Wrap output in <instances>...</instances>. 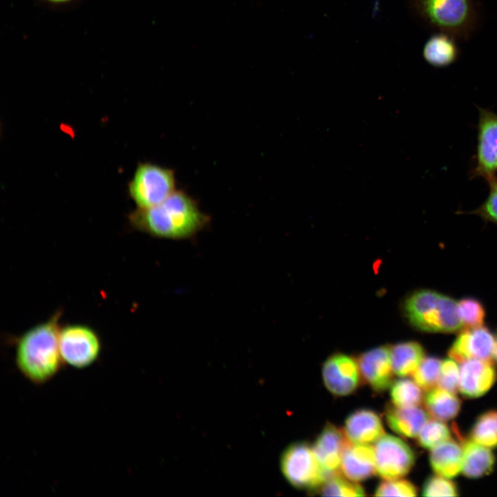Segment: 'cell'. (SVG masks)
<instances>
[{
  "label": "cell",
  "instance_id": "28",
  "mask_svg": "<svg viewBox=\"0 0 497 497\" xmlns=\"http://www.w3.org/2000/svg\"><path fill=\"white\" fill-rule=\"evenodd\" d=\"M442 362L436 357L425 358L412 375L413 380L425 391L438 385Z\"/></svg>",
  "mask_w": 497,
  "mask_h": 497
},
{
  "label": "cell",
  "instance_id": "32",
  "mask_svg": "<svg viewBox=\"0 0 497 497\" xmlns=\"http://www.w3.org/2000/svg\"><path fill=\"white\" fill-rule=\"evenodd\" d=\"M489 191L484 202L470 214L478 215L487 222L497 225V177L488 182Z\"/></svg>",
  "mask_w": 497,
  "mask_h": 497
},
{
  "label": "cell",
  "instance_id": "24",
  "mask_svg": "<svg viewBox=\"0 0 497 497\" xmlns=\"http://www.w3.org/2000/svg\"><path fill=\"white\" fill-rule=\"evenodd\" d=\"M471 439L487 447H497V420L496 412L487 411L476 421L471 433Z\"/></svg>",
  "mask_w": 497,
  "mask_h": 497
},
{
  "label": "cell",
  "instance_id": "35",
  "mask_svg": "<svg viewBox=\"0 0 497 497\" xmlns=\"http://www.w3.org/2000/svg\"><path fill=\"white\" fill-rule=\"evenodd\" d=\"M496 420H497V412H496Z\"/></svg>",
  "mask_w": 497,
  "mask_h": 497
},
{
  "label": "cell",
  "instance_id": "34",
  "mask_svg": "<svg viewBox=\"0 0 497 497\" xmlns=\"http://www.w3.org/2000/svg\"><path fill=\"white\" fill-rule=\"evenodd\" d=\"M48 1H51V2H55V3H60V2L67 1L69 0H48Z\"/></svg>",
  "mask_w": 497,
  "mask_h": 497
},
{
  "label": "cell",
  "instance_id": "25",
  "mask_svg": "<svg viewBox=\"0 0 497 497\" xmlns=\"http://www.w3.org/2000/svg\"><path fill=\"white\" fill-rule=\"evenodd\" d=\"M320 494L326 496H364V490L356 482L339 474H334L325 480L318 489Z\"/></svg>",
  "mask_w": 497,
  "mask_h": 497
},
{
  "label": "cell",
  "instance_id": "3",
  "mask_svg": "<svg viewBox=\"0 0 497 497\" xmlns=\"http://www.w3.org/2000/svg\"><path fill=\"white\" fill-rule=\"evenodd\" d=\"M404 309L411 325L419 331L451 333L462 329L456 301L436 291H415L405 300Z\"/></svg>",
  "mask_w": 497,
  "mask_h": 497
},
{
  "label": "cell",
  "instance_id": "9",
  "mask_svg": "<svg viewBox=\"0 0 497 497\" xmlns=\"http://www.w3.org/2000/svg\"><path fill=\"white\" fill-rule=\"evenodd\" d=\"M373 447L376 473L384 480L400 478L414 465L413 449L400 438L384 434Z\"/></svg>",
  "mask_w": 497,
  "mask_h": 497
},
{
  "label": "cell",
  "instance_id": "4",
  "mask_svg": "<svg viewBox=\"0 0 497 497\" xmlns=\"http://www.w3.org/2000/svg\"><path fill=\"white\" fill-rule=\"evenodd\" d=\"M413 6L427 24L454 37H467L476 21L473 0H413Z\"/></svg>",
  "mask_w": 497,
  "mask_h": 497
},
{
  "label": "cell",
  "instance_id": "26",
  "mask_svg": "<svg viewBox=\"0 0 497 497\" xmlns=\"http://www.w3.org/2000/svg\"><path fill=\"white\" fill-rule=\"evenodd\" d=\"M418 445L432 449L440 443L451 439V431L443 421L429 420L416 437Z\"/></svg>",
  "mask_w": 497,
  "mask_h": 497
},
{
  "label": "cell",
  "instance_id": "6",
  "mask_svg": "<svg viewBox=\"0 0 497 497\" xmlns=\"http://www.w3.org/2000/svg\"><path fill=\"white\" fill-rule=\"evenodd\" d=\"M59 344L64 364L77 369L92 365L102 349L97 332L88 325L79 323L61 326Z\"/></svg>",
  "mask_w": 497,
  "mask_h": 497
},
{
  "label": "cell",
  "instance_id": "31",
  "mask_svg": "<svg viewBox=\"0 0 497 497\" xmlns=\"http://www.w3.org/2000/svg\"><path fill=\"white\" fill-rule=\"evenodd\" d=\"M460 369L457 362L446 359L442 362L438 387L456 393L459 390Z\"/></svg>",
  "mask_w": 497,
  "mask_h": 497
},
{
  "label": "cell",
  "instance_id": "22",
  "mask_svg": "<svg viewBox=\"0 0 497 497\" xmlns=\"http://www.w3.org/2000/svg\"><path fill=\"white\" fill-rule=\"evenodd\" d=\"M394 373L400 377L412 376L425 358V350L417 342L398 343L391 348Z\"/></svg>",
  "mask_w": 497,
  "mask_h": 497
},
{
  "label": "cell",
  "instance_id": "10",
  "mask_svg": "<svg viewBox=\"0 0 497 497\" xmlns=\"http://www.w3.org/2000/svg\"><path fill=\"white\" fill-rule=\"evenodd\" d=\"M322 374L327 389L338 396L354 392L362 378L357 360L344 353L328 358L322 366Z\"/></svg>",
  "mask_w": 497,
  "mask_h": 497
},
{
  "label": "cell",
  "instance_id": "17",
  "mask_svg": "<svg viewBox=\"0 0 497 497\" xmlns=\"http://www.w3.org/2000/svg\"><path fill=\"white\" fill-rule=\"evenodd\" d=\"M388 426L394 432L407 438H416L420 431L429 420V415L419 406L398 407L389 405L385 410Z\"/></svg>",
  "mask_w": 497,
  "mask_h": 497
},
{
  "label": "cell",
  "instance_id": "20",
  "mask_svg": "<svg viewBox=\"0 0 497 497\" xmlns=\"http://www.w3.org/2000/svg\"><path fill=\"white\" fill-rule=\"evenodd\" d=\"M455 37L440 32L431 35L422 48L425 61L435 68H446L453 64L458 57Z\"/></svg>",
  "mask_w": 497,
  "mask_h": 497
},
{
  "label": "cell",
  "instance_id": "18",
  "mask_svg": "<svg viewBox=\"0 0 497 497\" xmlns=\"http://www.w3.org/2000/svg\"><path fill=\"white\" fill-rule=\"evenodd\" d=\"M462 445V473L470 478L489 474L495 465V456L490 448L483 446L471 439L467 440L460 436Z\"/></svg>",
  "mask_w": 497,
  "mask_h": 497
},
{
  "label": "cell",
  "instance_id": "23",
  "mask_svg": "<svg viewBox=\"0 0 497 497\" xmlns=\"http://www.w3.org/2000/svg\"><path fill=\"white\" fill-rule=\"evenodd\" d=\"M390 388L391 402L396 407H417L423 402L422 389L414 380L399 379L393 382Z\"/></svg>",
  "mask_w": 497,
  "mask_h": 497
},
{
  "label": "cell",
  "instance_id": "33",
  "mask_svg": "<svg viewBox=\"0 0 497 497\" xmlns=\"http://www.w3.org/2000/svg\"><path fill=\"white\" fill-rule=\"evenodd\" d=\"M492 358L497 362V340L495 342V344L493 349Z\"/></svg>",
  "mask_w": 497,
  "mask_h": 497
},
{
  "label": "cell",
  "instance_id": "29",
  "mask_svg": "<svg viewBox=\"0 0 497 497\" xmlns=\"http://www.w3.org/2000/svg\"><path fill=\"white\" fill-rule=\"evenodd\" d=\"M416 487L409 481L402 479L384 480L376 489V496H415Z\"/></svg>",
  "mask_w": 497,
  "mask_h": 497
},
{
  "label": "cell",
  "instance_id": "5",
  "mask_svg": "<svg viewBox=\"0 0 497 497\" xmlns=\"http://www.w3.org/2000/svg\"><path fill=\"white\" fill-rule=\"evenodd\" d=\"M176 191L175 171L150 162L138 164L128 184V193L137 208L155 206Z\"/></svg>",
  "mask_w": 497,
  "mask_h": 497
},
{
  "label": "cell",
  "instance_id": "16",
  "mask_svg": "<svg viewBox=\"0 0 497 497\" xmlns=\"http://www.w3.org/2000/svg\"><path fill=\"white\" fill-rule=\"evenodd\" d=\"M340 471L344 476L356 483L372 476L376 472L373 447L348 441L343 451Z\"/></svg>",
  "mask_w": 497,
  "mask_h": 497
},
{
  "label": "cell",
  "instance_id": "19",
  "mask_svg": "<svg viewBox=\"0 0 497 497\" xmlns=\"http://www.w3.org/2000/svg\"><path fill=\"white\" fill-rule=\"evenodd\" d=\"M430 464L433 471L439 476L451 478L462 469V445L451 438L431 449Z\"/></svg>",
  "mask_w": 497,
  "mask_h": 497
},
{
  "label": "cell",
  "instance_id": "11",
  "mask_svg": "<svg viewBox=\"0 0 497 497\" xmlns=\"http://www.w3.org/2000/svg\"><path fill=\"white\" fill-rule=\"evenodd\" d=\"M362 379L377 392L385 391L393 382L391 347L385 345L362 353L357 360Z\"/></svg>",
  "mask_w": 497,
  "mask_h": 497
},
{
  "label": "cell",
  "instance_id": "14",
  "mask_svg": "<svg viewBox=\"0 0 497 497\" xmlns=\"http://www.w3.org/2000/svg\"><path fill=\"white\" fill-rule=\"evenodd\" d=\"M496 378L491 360H467L460 368L459 391L467 398L480 397L489 390Z\"/></svg>",
  "mask_w": 497,
  "mask_h": 497
},
{
  "label": "cell",
  "instance_id": "7",
  "mask_svg": "<svg viewBox=\"0 0 497 497\" xmlns=\"http://www.w3.org/2000/svg\"><path fill=\"white\" fill-rule=\"evenodd\" d=\"M282 474L293 487L318 489L327 479L312 447L304 442L289 445L280 458Z\"/></svg>",
  "mask_w": 497,
  "mask_h": 497
},
{
  "label": "cell",
  "instance_id": "1",
  "mask_svg": "<svg viewBox=\"0 0 497 497\" xmlns=\"http://www.w3.org/2000/svg\"><path fill=\"white\" fill-rule=\"evenodd\" d=\"M134 229L152 237L185 240L195 236L209 224L210 216L202 212L197 202L182 190H176L161 203L137 208L128 216Z\"/></svg>",
  "mask_w": 497,
  "mask_h": 497
},
{
  "label": "cell",
  "instance_id": "27",
  "mask_svg": "<svg viewBox=\"0 0 497 497\" xmlns=\"http://www.w3.org/2000/svg\"><path fill=\"white\" fill-rule=\"evenodd\" d=\"M457 308L462 329H474L483 325L485 309L477 299L463 298L457 302Z\"/></svg>",
  "mask_w": 497,
  "mask_h": 497
},
{
  "label": "cell",
  "instance_id": "30",
  "mask_svg": "<svg viewBox=\"0 0 497 497\" xmlns=\"http://www.w3.org/2000/svg\"><path fill=\"white\" fill-rule=\"evenodd\" d=\"M422 495L425 496H456L458 495L455 483L447 478L437 475L429 477L425 482Z\"/></svg>",
  "mask_w": 497,
  "mask_h": 497
},
{
  "label": "cell",
  "instance_id": "12",
  "mask_svg": "<svg viewBox=\"0 0 497 497\" xmlns=\"http://www.w3.org/2000/svg\"><path fill=\"white\" fill-rule=\"evenodd\" d=\"M496 340L483 326L463 329L448 351L449 356L457 362L470 359L491 360Z\"/></svg>",
  "mask_w": 497,
  "mask_h": 497
},
{
  "label": "cell",
  "instance_id": "2",
  "mask_svg": "<svg viewBox=\"0 0 497 497\" xmlns=\"http://www.w3.org/2000/svg\"><path fill=\"white\" fill-rule=\"evenodd\" d=\"M62 311H56L41 322L15 337L14 362L18 371L35 385L52 380L65 365L59 349Z\"/></svg>",
  "mask_w": 497,
  "mask_h": 497
},
{
  "label": "cell",
  "instance_id": "15",
  "mask_svg": "<svg viewBox=\"0 0 497 497\" xmlns=\"http://www.w3.org/2000/svg\"><path fill=\"white\" fill-rule=\"evenodd\" d=\"M343 432L350 442L362 445L375 443L385 434L379 416L367 409L351 413L345 420Z\"/></svg>",
  "mask_w": 497,
  "mask_h": 497
},
{
  "label": "cell",
  "instance_id": "8",
  "mask_svg": "<svg viewBox=\"0 0 497 497\" xmlns=\"http://www.w3.org/2000/svg\"><path fill=\"white\" fill-rule=\"evenodd\" d=\"M477 143L471 178H483L487 183L497 177V114L478 108Z\"/></svg>",
  "mask_w": 497,
  "mask_h": 497
},
{
  "label": "cell",
  "instance_id": "21",
  "mask_svg": "<svg viewBox=\"0 0 497 497\" xmlns=\"http://www.w3.org/2000/svg\"><path fill=\"white\" fill-rule=\"evenodd\" d=\"M423 402L429 415L441 421L454 418L458 415L461 405V402L456 393L438 387L427 391Z\"/></svg>",
  "mask_w": 497,
  "mask_h": 497
},
{
  "label": "cell",
  "instance_id": "13",
  "mask_svg": "<svg viewBox=\"0 0 497 497\" xmlns=\"http://www.w3.org/2000/svg\"><path fill=\"white\" fill-rule=\"evenodd\" d=\"M343 431L327 424L312 446L315 456L327 478L339 474L344 447L348 442Z\"/></svg>",
  "mask_w": 497,
  "mask_h": 497
}]
</instances>
